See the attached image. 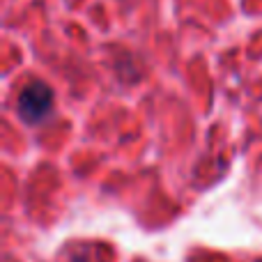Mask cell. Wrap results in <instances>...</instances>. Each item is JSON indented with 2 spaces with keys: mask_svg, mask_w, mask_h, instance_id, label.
<instances>
[{
  "mask_svg": "<svg viewBox=\"0 0 262 262\" xmlns=\"http://www.w3.org/2000/svg\"><path fill=\"white\" fill-rule=\"evenodd\" d=\"M51 108H53V95L44 83H30L18 95L16 113L28 124H39L41 120L51 115Z\"/></svg>",
  "mask_w": 262,
  "mask_h": 262,
  "instance_id": "cell-1",
  "label": "cell"
}]
</instances>
